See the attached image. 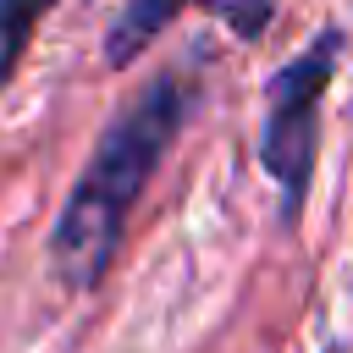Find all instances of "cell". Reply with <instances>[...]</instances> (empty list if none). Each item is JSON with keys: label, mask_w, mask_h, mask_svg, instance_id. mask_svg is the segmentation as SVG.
<instances>
[{"label": "cell", "mask_w": 353, "mask_h": 353, "mask_svg": "<svg viewBox=\"0 0 353 353\" xmlns=\"http://www.w3.org/2000/svg\"><path fill=\"white\" fill-rule=\"evenodd\" d=\"M182 116H188V83L160 77L105 127V138H99L88 171L77 176V188L55 221V237H50V259L66 287H77V292L99 287V276L110 270V259L121 248L127 215H132L138 193L149 188L160 154L171 149Z\"/></svg>", "instance_id": "cell-1"}, {"label": "cell", "mask_w": 353, "mask_h": 353, "mask_svg": "<svg viewBox=\"0 0 353 353\" xmlns=\"http://www.w3.org/2000/svg\"><path fill=\"white\" fill-rule=\"evenodd\" d=\"M331 55L336 39H320L314 50L292 55L270 88H265V138H259V160L270 171V182L281 188V215L292 221L303 193H309V171H314V127H320V99L331 83Z\"/></svg>", "instance_id": "cell-2"}, {"label": "cell", "mask_w": 353, "mask_h": 353, "mask_svg": "<svg viewBox=\"0 0 353 353\" xmlns=\"http://www.w3.org/2000/svg\"><path fill=\"white\" fill-rule=\"evenodd\" d=\"M182 6H210L215 17H226L232 22V33H243V39H254L265 22H270V11H276V0H132L127 11H121V22H116V33H110V44H105V55L116 61V66H127Z\"/></svg>", "instance_id": "cell-3"}, {"label": "cell", "mask_w": 353, "mask_h": 353, "mask_svg": "<svg viewBox=\"0 0 353 353\" xmlns=\"http://www.w3.org/2000/svg\"><path fill=\"white\" fill-rule=\"evenodd\" d=\"M44 6H55V0H0V88H6V77H11L33 22L44 17Z\"/></svg>", "instance_id": "cell-4"}]
</instances>
